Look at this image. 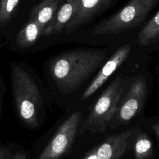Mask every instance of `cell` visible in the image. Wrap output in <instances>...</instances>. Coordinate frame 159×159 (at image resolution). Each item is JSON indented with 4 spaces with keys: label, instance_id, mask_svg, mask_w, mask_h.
Returning a JSON list of instances; mask_svg holds the SVG:
<instances>
[{
    "label": "cell",
    "instance_id": "6da1fadb",
    "mask_svg": "<svg viewBox=\"0 0 159 159\" xmlns=\"http://www.w3.org/2000/svg\"><path fill=\"white\" fill-rule=\"evenodd\" d=\"M119 43L98 48H76L61 52L45 61V80L63 94L74 93L93 79Z\"/></svg>",
    "mask_w": 159,
    "mask_h": 159
},
{
    "label": "cell",
    "instance_id": "7a4b0ae2",
    "mask_svg": "<svg viewBox=\"0 0 159 159\" xmlns=\"http://www.w3.org/2000/svg\"><path fill=\"white\" fill-rule=\"evenodd\" d=\"M158 5L159 0H129L113 14L70 37L93 45H111L134 39Z\"/></svg>",
    "mask_w": 159,
    "mask_h": 159
},
{
    "label": "cell",
    "instance_id": "3957f363",
    "mask_svg": "<svg viewBox=\"0 0 159 159\" xmlns=\"http://www.w3.org/2000/svg\"><path fill=\"white\" fill-rule=\"evenodd\" d=\"M12 96L17 112L26 125L34 127L43 103L44 86L35 71L24 61L10 65Z\"/></svg>",
    "mask_w": 159,
    "mask_h": 159
},
{
    "label": "cell",
    "instance_id": "277c9868",
    "mask_svg": "<svg viewBox=\"0 0 159 159\" xmlns=\"http://www.w3.org/2000/svg\"><path fill=\"white\" fill-rule=\"evenodd\" d=\"M140 53L137 49L114 75V78L98 98L86 122L79 129V134L91 126L100 133L106 130L107 123L118 109L128 78Z\"/></svg>",
    "mask_w": 159,
    "mask_h": 159
},
{
    "label": "cell",
    "instance_id": "5b68a950",
    "mask_svg": "<svg viewBox=\"0 0 159 159\" xmlns=\"http://www.w3.org/2000/svg\"><path fill=\"white\" fill-rule=\"evenodd\" d=\"M73 1L75 11L63 30L65 37L83 30L114 8L120 0H69Z\"/></svg>",
    "mask_w": 159,
    "mask_h": 159
},
{
    "label": "cell",
    "instance_id": "8992f818",
    "mask_svg": "<svg viewBox=\"0 0 159 159\" xmlns=\"http://www.w3.org/2000/svg\"><path fill=\"white\" fill-rule=\"evenodd\" d=\"M137 50L134 38L120 42L86 86L81 100L84 101L97 92Z\"/></svg>",
    "mask_w": 159,
    "mask_h": 159
},
{
    "label": "cell",
    "instance_id": "52a82bcc",
    "mask_svg": "<svg viewBox=\"0 0 159 159\" xmlns=\"http://www.w3.org/2000/svg\"><path fill=\"white\" fill-rule=\"evenodd\" d=\"M81 112L71 114L60 126L38 159H60L71 147L80 125Z\"/></svg>",
    "mask_w": 159,
    "mask_h": 159
},
{
    "label": "cell",
    "instance_id": "ba28073f",
    "mask_svg": "<svg viewBox=\"0 0 159 159\" xmlns=\"http://www.w3.org/2000/svg\"><path fill=\"white\" fill-rule=\"evenodd\" d=\"M24 2L22 0H0V48L7 45L15 35Z\"/></svg>",
    "mask_w": 159,
    "mask_h": 159
},
{
    "label": "cell",
    "instance_id": "9c48e42d",
    "mask_svg": "<svg viewBox=\"0 0 159 159\" xmlns=\"http://www.w3.org/2000/svg\"><path fill=\"white\" fill-rule=\"evenodd\" d=\"M135 45L142 53L159 52V10L152 14L134 38Z\"/></svg>",
    "mask_w": 159,
    "mask_h": 159
},
{
    "label": "cell",
    "instance_id": "30bf717a",
    "mask_svg": "<svg viewBox=\"0 0 159 159\" xmlns=\"http://www.w3.org/2000/svg\"><path fill=\"white\" fill-rule=\"evenodd\" d=\"M43 29L37 22L27 19L8 44L11 51L18 53L30 50L42 36Z\"/></svg>",
    "mask_w": 159,
    "mask_h": 159
},
{
    "label": "cell",
    "instance_id": "8fae6325",
    "mask_svg": "<svg viewBox=\"0 0 159 159\" xmlns=\"http://www.w3.org/2000/svg\"><path fill=\"white\" fill-rule=\"evenodd\" d=\"M134 129L108 137L97 148L98 159H119L125 152L127 141Z\"/></svg>",
    "mask_w": 159,
    "mask_h": 159
},
{
    "label": "cell",
    "instance_id": "7c38bea8",
    "mask_svg": "<svg viewBox=\"0 0 159 159\" xmlns=\"http://www.w3.org/2000/svg\"><path fill=\"white\" fill-rule=\"evenodd\" d=\"M75 11L73 1L65 0L50 22L45 27L42 37L56 36L62 33Z\"/></svg>",
    "mask_w": 159,
    "mask_h": 159
},
{
    "label": "cell",
    "instance_id": "4fadbf2b",
    "mask_svg": "<svg viewBox=\"0 0 159 159\" xmlns=\"http://www.w3.org/2000/svg\"><path fill=\"white\" fill-rule=\"evenodd\" d=\"M65 0H42L32 6L28 19L35 21L44 30Z\"/></svg>",
    "mask_w": 159,
    "mask_h": 159
},
{
    "label": "cell",
    "instance_id": "5bb4252c",
    "mask_svg": "<svg viewBox=\"0 0 159 159\" xmlns=\"http://www.w3.org/2000/svg\"><path fill=\"white\" fill-rule=\"evenodd\" d=\"M152 143L147 134L141 133L137 137L135 143V157L136 159H145L152 152Z\"/></svg>",
    "mask_w": 159,
    "mask_h": 159
},
{
    "label": "cell",
    "instance_id": "9a60e30c",
    "mask_svg": "<svg viewBox=\"0 0 159 159\" xmlns=\"http://www.w3.org/2000/svg\"><path fill=\"white\" fill-rule=\"evenodd\" d=\"M14 158L13 154L9 148L0 147V159H13Z\"/></svg>",
    "mask_w": 159,
    "mask_h": 159
},
{
    "label": "cell",
    "instance_id": "2e32d148",
    "mask_svg": "<svg viewBox=\"0 0 159 159\" xmlns=\"http://www.w3.org/2000/svg\"><path fill=\"white\" fill-rule=\"evenodd\" d=\"M6 91V86L4 81V79L2 78V74L0 71V107L1 106L2 98L4 96V94Z\"/></svg>",
    "mask_w": 159,
    "mask_h": 159
},
{
    "label": "cell",
    "instance_id": "e0dca14e",
    "mask_svg": "<svg viewBox=\"0 0 159 159\" xmlns=\"http://www.w3.org/2000/svg\"><path fill=\"white\" fill-rule=\"evenodd\" d=\"M83 159H98L97 158V148L89 152Z\"/></svg>",
    "mask_w": 159,
    "mask_h": 159
},
{
    "label": "cell",
    "instance_id": "ac0fdd59",
    "mask_svg": "<svg viewBox=\"0 0 159 159\" xmlns=\"http://www.w3.org/2000/svg\"><path fill=\"white\" fill-rule=\"evenodd\" d=\"M153 71H154V73L156 75V76L157 77L158 80H159V63L156 65L153 68Z\"/></svg>",
    "mask_w": 159,
    "mask_h": 159
},
{
    "label": "cell",
    "instance_id": "d6986e66",
    "mask_svg": "<svg viewBox=\"0 0 159 159\" xmlns=\"http://www.w3.org/2000/svg\"><path fill=\"white\" fill-rule=\"evenodd\" d=\"M13 159H27L26 155L25 153L19 154V155L16 156Z\"/></svg>",
    "mask_w": 159,
    "mask_h": 159
}]
</instances>
